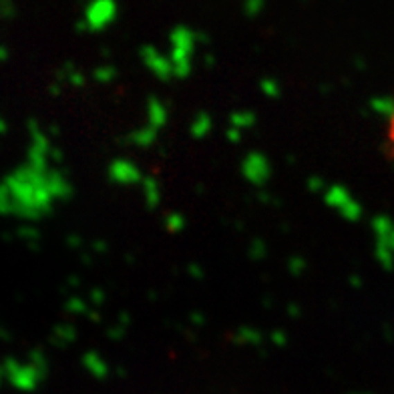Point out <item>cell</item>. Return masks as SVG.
Wrapping results in <instances>:
<instances>
[{
    "mask_svg": "<svg viewBox=\"0 0 394 394\" xmlns=\"http://www.w3.org/2000/svg\"><path fill=\"white\" fill-rule=\"evenodd\" d=\"M386 143H388V149L394 155V105L391 109V115H388V123H386Z\"/></svg>",
    "mask_w": 394,
    "mask_h": 394,
    "instance_id": "6da1fadb",
    "label": "cell"
}]
</instances>
